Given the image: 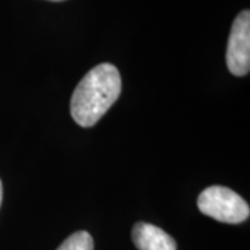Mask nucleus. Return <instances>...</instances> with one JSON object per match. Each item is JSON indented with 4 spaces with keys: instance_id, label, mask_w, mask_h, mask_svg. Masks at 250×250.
<instances>
[{
    "instance_id": "nucleus-1",
    "label": "nucleus",
    "mask_w": 250,
    "mask_h": 250,
    "mask_svg": "<svg viewBox=\"0 0 250 250\" xmlns=\"http://www.w3.org/2000/svg\"><path fill=\"white\" fill-rule=\"evenodd\" d=\"M121 93V77L116 65L103 62L92 68L77 85L71 98V116L83 128L98 123Z\"/></svg>"
},
{
    "instance_id": "nucleus-2",
    "label": "nucleus",
    "mask_w": 250,
    "mask_h": 250,
    "mask_svg": "<svg viewBox=\"0 0 250 250\" xmlns=\"http://www.w3.org/2000/svg\"><path fill=\"white\" fill-rule=\"evenodd\" d=\"M197 207L200 213L225 224H241L250 215L249 205L243 197L218 185L206 188L197 197Z\"/></svg>"
},
{
    "instance_id": "nucleus-3",
    "label": "nucleus",
    "mask_w": 250,
    "mask_h": 250,
    "mask_svg": "<svg viewBox=\"0 0 250 250\" xmlns=\"http://www.w3.org/2000/svg\"><path fill=\"white\" fill-rule=\"evenodd\" d=\"M227 67L236 77L248 75L250 70V13L243 10L233 20L227 46Z\"/></svg>"
},
{
    "instance_id": "nucleus-4",
    "label": "nucleus",
    "mask_w": 250,
    "mask_h": 250,
    "mask_svg": "<svg viewBox=\"0 0 250 250\" xmlns=\"http://www.w3.org/2000/svg\"><path fill=\"white\" fill-rule=\"evenodd\" d=\"M132 241L139 250H177L175 241L166 231L153 224H135Z\"/></svg>"
},
{
    "instance_id": "nucleus-5",
    "label": "nucleus",
    "mask_w": 250,
    "mask_h": 250,
    "mask_svg": "<svg viewBox=\"0 0 250 250\" xmlns=\"http://www.w3.org/2000/svg\"><path fill=\"white\" fill-rule=\"evenodd\" d=\"M57 250H93V239L86 231L72 233Z\"/></svg>"
},
{
    "instance_id": "nucleus-6",
    "label": "nucleus",
    "mask_w": 250,
    "mask_h": 250,
    "mask_svg": "<svg viewBox=\"0 0 250 250\" xmlns=\"http://www.w3.org/2000/svg\"><path fill=\"white\" fill-rule=\"evenodd\" d=\"M1 199H3V187H1V181H0V205H1Z\"/></svg>"
},
{
    "instance_id": "nucleus-7",
    "label": "nucleus",
    "mask_w": 250,
    "mask_h": 250,
    "mask_svg": "<svg viewBox=\"0 0 250 250\" xmlns=\"http://www.w3.org/2000/svg\"><path fill=\"white\" fill-rule=\"evenodd\" d=\"M49 1H62V0H49Z\"/></svg>"
}]
</instances>
